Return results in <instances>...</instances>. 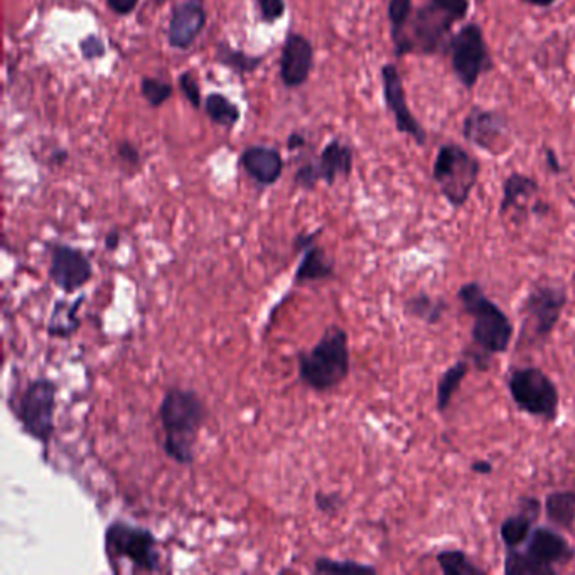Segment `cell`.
Returning a JSON list of instances; mask_svg holds the SVG:
<instances>
[{
	"label": "cell",
	"mask_w": 575,
	"mask_h": 575,
	"mask_svg": "<svg viewBox=\"0 0 575 575\" xmlns=\"http://www.w3.org/2000/svg\"><path fill=\"white\" fill-rule=\"evenodd\" d=\"M458 299L464 313L472 317V348L466 358L481 371H488L495 354L507 353L510 348L515 327L510 317L491 301L478 282L462 284L458 290Z\"/></svg>",
	"instance_id": "6da1fadb"
},
{
	"label": "cell",
	"mask_w": 575,
	"mask_h": 575,
	"mask_svg": "<svg viewBox=\"0 0 575 575\" xmlns=\"http://www.w3.org/2000/svg\"><path fill=\"white\" fill-rule=\"evenodd\" d=\"M208 410L195 390L174 387L164 393L159 420L164 431L162 451L181 466H193L197 434L205 425Z\"/></svg>",
	"instance_id": "7a4b0ae2"
},
{
	"label": "cell",
	"mask_w": 575,
	"mask_h": 575,
	"mask_svg": "<svg viewBox=\"0 0 575 575\" xmlns=\"http://www.w3.org/2000/svg\"><path fill=\"white\" fill-rule=\"evenodd\" d=\"M470 13V0H427L414 7L404 40L395 46V56H434L444 52L454 34L452 29L466 21Z\"/></svg>",
	"instance_id": "3957f363"
},
{
	"label": "cell",
	"mask_w": 575,
	"mask_h": 575,
	"mask_svg": "<svg viewBox=\"0 0 575 575\" xmlns=\"http://www.w3.org/2000/svg\"><path fill=\"white\" fill-rule=\"evenodd\" d=\"M351 370L350 336L341 326H329L311 350L297 354V375L313 392L338 388Z\"/></svg>",
	"instance_id": "277c9868"
},
{
	"label": "cell",
	"mask_w": 575,
	"mask_h": 575,
	"mask_svg": "<svg viewBox=\"0 0 575 575\" xmlns=\"http://www.w3.org/2000/svg\"><path fill=\"white\" fill-rule=\"evenodd\" d=\"M105 552L112 569L118 561H129L132 572L137 574L162 570V553L156 535L139 525L123 520L110 523L105 530Z\"/></svg>",
	"instance_id": "5b68a950"
},
{
	"label": "cell",
	"mask_w": 575,
	"mask_h": 575,
	"mask_svg": "<svg viewBox=\"0 0 575 575\" xmlns=\"http://www.w3.org/2000/svg\"><path fill=\"white\" fill-rule=\"evenodd\" d=\"M481 164L476 157L456 142L441 145L432 168V178L441 195L454 209L470 201V193L479 181Z\"/></svg>",
	"instance_id": "8992f818"
},
{
	"label": "cell",
	"mask_w": 575,
	"mask_h": 575,
	"mask_svg": "<svg viewBox=\"0 0 575 575\" xmlns=\"http://www.w3.org/2000/svg\"><path fill=\"white\" fill-rule=\"evenodd\" d=\"M567 301V290L562 286L538 284L532 288L523 301V327L518 346H543L561 323Z\"/></svg>",
	"instance_id": "52a82bcc"
},
{
	"label": "cell",
	"mask_w": 575,
	"mask_h": 575,
	"mask_svg": "<svg viewBox=\"0 0 575 575\" xmlns=\"http://www.w3.org/2000/svg\"><path fill=\"white\" fill-rule=\"evenodd\" d=\"M58 406V385L50 379H31L14 406L15 418L32 439L44 447V459L54 435V415Z\"/></svg>",
	"instance_id": "ba28073f"
},
{
	"label": "cell",
	"mask_w": 575,
	"mask_h": 575,
	"mask_svg": "<svg viewBox=\"0 0 575 575\" xmlns=\"http://www.w3.org/2000/svg\"><path fill=\"white\" fill-rule=\"evenodd\" d=\"M515 406L532 417L553 422L559 417L561 393L549 375L536 366L515 368L508 377Z\"/></svg>",
	"instance_id": "9c48e42d"
},
{
	"label": "cell",
	"mask_w": 575,
	"mask_h": 575,
	"mask_svg": "<svg viewBox=\"0 0 575 575\" xmlns=\"http://www.w3.org/2000/svg\"><path fill=\"white\" fill-rule=\"evenodd\" d=\"M444 54L449 56L454 77L466 90H472L479 78L495 66L483 27L476 23H468L454 32L445 46Z\"/></svg>",
	"instance_id": "30bf717a"
},
{
	"label": "cell",
	"mask_w": 575,
	"mask_h": 575,
	"mask_svg": "<svg viewBox=\"0 0 575 575\" xmlns=\"http://www.w3.org/2000/svg\"><path fill=\"white\" fill-rule=\"evenodd\" d=\"M462 137L488 154L501 156L510 147L508 120L497 110L472 106L462 122Z\"/></svg>",
	"instance_id": "8fae6325"
},
{
	"label": "cell",
	"mask_w": 575,
	"mask_h": 575,
	"mask_svg": "<svg viewBox=\"0 0 575 575\" xmlns=\"http://www.w3.org/2000/svg\"><path fill=\"white\" fill-rule=\"evenodd\" d=\"M50 249V280L66 294H75L85 288L93 277L92 260L81 249L54 242Z\"/></svg>",
	"instance_id": "7c38bea8"
},
{
	"label": "cell",
	"mask_w": 575,
	"mask_h": 575,
	"mask_svg": "<svg viewBox=\"0 0 575 575\" xmlns=\"http://www.w3.org/2000/svg\"><path fill=\"white\" fill-rule=\"evenodd\" d=\"M381 83H383V98L388 112L395 118L397 131L414 139L415 144L425 145L427 131L422 127V123L408 108L406 87L398 68L392 63L381 66Z\"/></svg>",
	"instance_id": "4fadbf2b"
},
{
	"label": "cell",
	"mask_w": 575,
	"mask_h": 575,
	"mask_svg": "<svg viewBox=\"0 0 575 575\" xmlns=\"http://www.w3.org/2000/svg\"><path fill=\"white\" fill-rule=\"evenodd\" d=\"M208 23V14L201 0H186L176 4L170 15L168 40L176 50H187L201 36Z\"/></svg>",
	"instance_id": "5bb4252c"
},
{
	"label": "cell",
	"mask_w": 575,
	"mask_h": 575,
	"mask_svg": "<svg viewBox=\"0 0 575 575\" xmlns=\"http://www.w3.org/2000/svg\"><path fill=\"white\" fill-rule=\"evenodd\" d=\"M313 42L302 34H288L280 56V78L288 88L302 87L313 71Z\"/></svg>",
	"instance_id": "9a60e30c"
},
{
	"label": "cell",
	"mask_w": 575,
	"mask_h": 575,
	"mask_svg": "<svg viewBox=\"0 0 575 575\" xmlns=\"http://www.w3.org/2000/svg\"><path fill=\"white\" fill-rule=\"evenodd\" d=\"M525 552L532 555L536 562L555 570L557 567L569 565L575 557V549L569 540L549 526L534 528Z\"/></svg>",
	"instance_id": "2e32d148"
},
{
	"label": "cell",
	"mask_w": 575,
	"mask_h": 575,
	"mask_svg": "<svg viewBox=\"0 0 575 575\" xmlns=\"http://www.w3.org/2000/svg\"><path fill=\"white\" fill-rule=\"evenodd\" d=\"M321 233H299L294 240V247L302 253L301 263L296 272V284L319 282L334 277V261L327 259L326 251L315 243V236Z\"/></svg>",
	"instance_id": "e0dca14e"
},
{
	"label": "cell",
	"mask_w": 575,
	"mask_h": 575,
	"mask_svg": "<svg viewBox=\"0 0 575 575\" xmlns=\"http://www.w3.org/2000/svg\"><path fill=\"white\" fill-rule=\"evenodd\" d=\"M240 164L255 183L272 186L284 172V159L278 151L265 145H250L240 157Z\"/></svg>",
	"instance_id": "ac0fdd59"
},
{
	"label": "cell",
	"mask_w": 575,
	"mask_h": 575,
	"mask_svg": "<svg viewBox=\"0 0 575 575\" xmlns=\"http://www.w3.org/2000/svg\"><path fill=\"white\" fill-rule=\"evenodd\" d=\"M518 507L520 511L505 518L499 528V535L507 549H516L525 542H528L542 513V503L534 497H520Z\"/></svg>",
	"instance_id": "d6986e66"
},
{
	"label": "cell",
	"mask_w": 575,
	"mask_h": 575,
	"mask_svg": "<svg viewBox=\"0 0 575 575\" xmlns=\"http://www.w3.org/2000/svg\"><path fill=\"white\" fill-rule=\"evenodd\" d=\"M353 149L350 145L331 141L314 164L317 168L319 179L333 186L338 178H348L353 172Z\"/></svg>",
	"instance_id": "ffe728a7"
},
{
	"label": "cell",
	"mask_w": 575,
	"mask_h": 575,
	"mask_svg": "<svg viewBox=\"0 0 575 575\" xmlns=\"http://www.w3.org/2000/svg\"><path fill=\"white\" fill-rule=\"evenodd\" d=\"M540 184L534 176L523 172H511L503 181V196L499 203V214L505 216L511 209H525V203L535 196Z\"/></svg>",
	"instance_id": "44dd1931"
},
{
	"label": "cell",
	"mask_w": 575,
	"mask_h": 575,
	"mask_svg": "<svg viewBox=\"0 0 575 575\" xmlns=\"http://www.w3.org/2000/svg\"><path fill=\"white\" fill-rule=\"evenodd\" d=\"M543 510L552 525L562 530H572L575 525V491L562 489L550 493L545 497Z\"/></svg>",
	"instance_id": "7402d4cb"
},
{
	"label": "cell",
	"mask_w": 575,
	"mask_h": 575,
	"mask_svg": "<svg viewBox=\"0 0 575 575\" xmlns=\"http://www.w3.org/2000/svg\"><path fill=\"white\" fill-rule=\"evenodd\" d=\"M470 373V360H459L454 365L449 366L443 373V377L437 383V402L435 406L441 414L447 412V408L452 404V398L461 390V385Z\"/></svg>",
	"instance_id": "603a6c76"
},
{
	"label": "cell",
	"mask_w": 575,
	"mask_h": 575,
	"mask_svg": "<svg viewBox=\"0 0 575 575\" xmlns=\"http://www.w3.org/2000/svg\"><path fill=\"white\" fill-rule=\"evenodd\" d=\"M449 309V304L443 297L439 299H434L429 294L425 292H418L415 296H412L410 299H406V313L418 319V321H424L427 324H437L443 321L444 314Z\"/></svg>",
	"instance_id": "cb8c5ba5"
},
{
	"label": "cell",
	"mask_w": 575,
	"mask_h": 575,
	"mask_svg": "<svg viewBox=\"0 0 575 575\" xmlns=\"http://www.w3.org/2000/svg\"><path fill=\"white\" fill-rule=\"evenodd\" d=\"M85 297H79L73 304L58 302L48 323V334L54 338H68L77 333L79 327L78 311Z\"/></svg>",
	"instance_id": "d4e9b609"
},
{
	"label": "cell",
	"mask_w": 575,
	"mask_h": 575,
	"mask_svg": "<svg viewBox=\"0 0 575 575\" xmlns=\"http://www.w3.org/2000/svg\"><path fill=\"white\" fill-rule=\"evenodd\" d=\"M214 59L223 66H228L232 69H235L240 75H250L253 73L261 63V56H250L247 52L238 51L235 48H232L230 44H226L224 41L218 42L216 52H214Z\"/></svg>",
	"instance_id": "484cf974"
},
{
	"label": "cell",
	"mask_w": 575,
	"mask_h": 575,
	"mask_svg": "<svg viewBox=\"0 0 575 575\" xmlns=\"http://www.w3.org/2000/svg\"><path fill=\"white\" fill-rule=\"evenodd\" d=\"M437 563L445 575H486V570L472 562L464 550H441Z\"/></svg>",
	"instance_id": "4316f807"
},
{
	"label": "cell",
	"mask_w": 575,
	"mask_h": 575,
	"mask_svg": "<svg viewBox=\"0 0 575 575\" xmlns=\"http://www.w3.org/2000/svg\"><path fill=\"white\" fill-rule=\"evenodd\" d=\"M505 574L507 575H555L557 570L536 562L532 555L518 549L507 550L505 555Z\"/></svg>",
	"instance_id": "83f0119b"
},
{
	"label": "cell",
	"mask_w": 575,
	"mask_h": 575,
	"mask_svg": "<svg viewBox=\"0 0 575 575\" xmlns=\"http://www.w3.org/2000/svg\"><path fill=\"white\" fill-rule=\"evenodd\" d=\"M205 112L208 117L222 127H233L240 120V110L222 93H209L205 100Z\"/></svg>",
	"instance_id": "f1b7e54d"
},
{
	"label": "cell",
	"mask_w": 575,
	"mask_h": 575,
	"mask_svg": "<svg viewBox=\"0 0 575 575\" xmlns=\"http://www.w3.org/2000/svg\"><path fill=\"white\" fill-rule=\"evenodd\" d=\"M387 13H388V21H390L393 48H395L404 40L406 24L414 13V2L412 0H388Z\"/></svg>",
	"instance_id": "f546056e"
},
{
	"label": "cell",
	"mask_w": 575,
	"mask_h": 575,
	"mask_svg": "<svg viewBox=\"0 0 575 575\" xmlns=\"http://www.w3.org/2000/svg\"><path fill=\"white\" fill-rule=\"evenodd\" d=\"M315 574H336V572H377L375 567L358 563L354 561H333L327 557H319L314 562Z\"/></svg>",
	"instance_id": "4dcf8cb0"
},
{
	"label": "cell",
	"mask_w": 575,
	"mask_h": 575,
	"mask_svg": "<svg viewBox=\"0 0 575 575\" xmlns=\"http://www.w3.org/2000/svg\"><path fill=\"white\" fill-rule=\"evenodd\" d=\"M141 92H142L145 102L151 105L152 108H157V106H160V105H164L169 100L174 88L168 81L145 77V78H142V83H141Z\"/></svg>",
	"instance_id": "1f68e13d"
},
{
	"label": "cell",
	"mask_w": 575,
	"mask_h": 575,
	"mask_svg": "<svg viewBox=\"0 0 575 575\" xmlns=\"http://www.w3.org/2000/svg\"><path fill=\"white\" fill-rule=\"evenodd\" d=\"M179 88L183 92L186 100L189 104L193 105L195 108H199L203 104V96H201V90H199V85H197L196 78L193 77V73L186 71L181 77H179Z\"/></svg>",
	"instance_id": "d6a6232c"
},
{
	"label": "cell",
	"mask_w": 575,
	"mask_h": 575,
	"mask_svg": "<svg viewBox=\"0 0 575 575\" xmlns=\"http://www.w3.org/2000/svg\"><path fill=\"white\" fill-rule=\"evenodd\" d=\"M257 4L265 23H277L286 14V0H257Z\"/></svg>",
	"instance_id": "836d02e7"
},
{
	"label": "cell",
	"mask_w": 575,
	"mask_h": 575,
	"mask_svg": "<svg viewBox=\"0 0 575 575\" xmlns=\"http://www.w3.org/2000/svg\"><path fill=\"white\" fill-rule=\"evenodd\" d=\"M314 501H315L317 510L324 515H329V516L338 515V511L342 508V503H344L338 493H321V491L315 495Z\"/></svg>",
	"instance_id": "e575fe53"
},
{
	"label": "cell",
	"mask_w": 575,
	"mask_h": 575,
	"mask_svg": "<svg viewBox=\"0 0 575 575\" xmlns=\"http://www.w3.org/2000/svg\"><path fill=\"white\" fill-rule=\"evenodd\" d=\"M319 181H321V179H319L317 168H315L314 162H309V164L299 168L297 172H296V176H294V183L297 184L302 189H306V191L314 189L315 184L319 183Z\"/></svg>",
	"instance_id": "d590c367"
},
{
	"label": "cell",
	"mask_w": 575,
	"mask_h": 575,
	"mask_svg": "<svg viewBox=\"0 0 575 575\" xmlns=\"http://www.w3.org/2000/svg\"><path fill=\"white\" fill-rule=\"evenodd\" d=\"M79 51L87 58V59H96V58H102L106 52V46H105L104 41L100 40L98 36H87L85 40H81L79 42Z\"/></svg>",
	"instance_id": "8d00e7d4"
},
{
	"label": "cell",
	"mask_w": 575,
	"mask_h": 575,
	"mask_svg": "<svg viewBox=\"0 0 575 575\" xmlns=\"http://www.w3.org/2000/svg\"><path fill=\"white\" fill-rule=\"evenodd\" d=\"M118 156H120V159H122L123 162H127V164H131V166H137V164L141 162V154H139L137 147L132 144V142H129V141L118 144Z\"/></svg>",
	"instance_id": "74e56055"
},
{
	"label": "cell",
	"mask_w": 575,
	"mask_h": 575,
	"mask_svg": "<svg viewBox=\"0 0 575 575\" xmlns=\"http://www.w3.org/2000/svg\"><path fill=\"white\" fill-rule=\"evenodd\" d=\"M106 5L117 15H129L139 5V0H106Z\"/></svg>",
	"instance_id": "f35d334b"
},
{
	"label": "cell",
	"mask_w": 575,
	"mask_h": 575,
	"mask_svg": "<svg viewBox=\"0 0 575 575\" xmlns=\"http://www.w3.org/2000/svg\"><path fill=\"white\" fill-rule=\"evenodd\" d=\"M543 156H545L547 169H549L552 174H562L565 168H563L561 159L557 156V152H555L552 147H543Z\"/></svg>",
	"instance_id": "ab89813d"
},
{
	"label": "cell",
	"mask_w": 575,
	"mask_h": 575,
	"mask_svg": "<svg viewBox=\"0 0 575 575\" xmlns=\"http://www.w3.org/2000/svg\"><path fill=\"white\" fill-rule=\"evenodd\" d=\"M470 470H472L474 474H479V476H488V474L493 472V464H491L489 461L479 459V461H474V462L470 464Z\"/></svg>",
	"instance_id": "60d3db41"
},
{
	"label": "cell",
	"mask_w": 575,
	"mask_h": 575,
	"mask_svg": "<svg viewBox=\"0 0 575 575\" xmlns=\"http://www.w3.org/2000/svg\"><path fill=\"white\" fill-rule=\"evenodd\" d=\"M306 145V139L302 137L301 133H292L288 137V151H299Z\"/></svg>",
	"instance_id": "b9f144b4"
},
{
	"label": "cell",
	"mask_w": 575,
	"mask_h": 575,
	"mask_svg": "<svg viewBox=\"0 0 575 575\" xmlns=\"http://www.w3.org/2000/svg\"><path fill=\"white\" fill-rule=\"evenodd\" d=\"M118 243H120V233H118L117 230L110 232L105 238V247L108 250L117 249Z\"/></svg>",
	"instance_id": "7bdbcfd3"
},
{
	"label": "cell",
	"mask_w": 575,
	"mask_h": 575,
	"mask_svg": "<svg viewBox=\"0 0 575 575\" xmlns=\"http://www.w3.org/2000/svg\"><path fill=\"white\" fill-rule=\"evenodd\" d=\"M550 206L547 203H543V201H535V205H534V208H532V213L536 214V216H547L549 214Z\"/></svg>",
	"instance_id": "ee69618b"
},
{
	"label": "cell",
	"mask_w": 575,
	"mask_h": 575,
	"mask_svg": "<svg viewBox=\"0 0 575 575\" xmlns=\"http://www.w3.org/2000/svg\"><path fill=\"white\" fill-rule=\"evenodd\" d=\"M522 2L530 4L534 7H540V9H547V7H552L557 0H522Z\"/></svg>",
	"instance_id": "f6af8a7d"
},
{
	"label": "cell",
	"mask_w": 575,
	"mask_h": 575,
	"mask_svg": "<svg viewBox=\"0 0 575 575\" xmlns=\"http://www.w3.org/2000/svg\"><path fill=\"white\" fill-rule=\"evenodd\" d=\"M66 159H68V154H66L65 151H59V152H54V154H52L51 162L58 164V166H61V164L65 162Z\"/></svg>",
	"instance_id": "bcb514c9"
},
{
	"label": "cell",
	"mask_w": 575,
	"mask_h": 575,
	"mask_svg": "<svg viewBox=\"0 0 575 575\" xmlns=\"http://www.w3.org/2000/svg\"><path fill=\"white\" fill-rule=\"evenodd\" d=\"M154 2H157V4H160V2H168V0H154Z\"/></svg>",
	"instance_id": "7dc6e473"
}]
</instances>
